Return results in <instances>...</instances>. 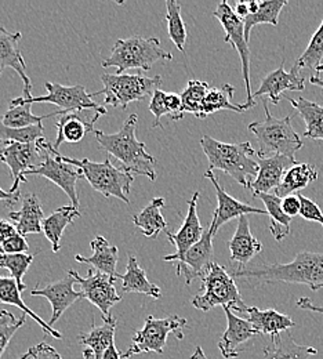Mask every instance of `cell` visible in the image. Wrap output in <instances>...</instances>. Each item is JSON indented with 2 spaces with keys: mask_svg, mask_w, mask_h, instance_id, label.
Returning <instances> with one entry per match:
<instances>
[{
  "mask_svg": "<svg viewBox=\"0 0 323 359\" xmlns=\"http://www.w3.org/2000/svg\"><path fill=\"white\" fill-rule=\"evenodd\" d=\"M232 276L249 280L250 285L266 283H300L312 292L323 289V253L300 252L287 264H260L256 267H239Z\"/></svg>",
  "mask_w": 323,
  "mask_h": 359,
  "instance_id": "obj_1",
  "label": "cell"
},
{
  "mask_svg": "<svg viewBox=\"0 0 323 359\" xmlns=\"http://www.w3.org/2000/svg\"><path fill=\"white\" fill-rule=\"evenodd\" d=\"M139 116L132 114L118 133L108 135L102 130H95L98 147L106 151L111 156L118 159L122 169L132 175L145 176L151 181L156 180L155 165L156 159L146 152L145 144L139 142L136 137Z\"/></svg>",
  "mask_w": 323,
  "mask_h": 359,
  "instance_id": "obj_2",
  "label": "cell"
},
{
  "mask_svg": "<svg viewBox=\"0 0 323 359\" xmlns=\"http://www.w3.org/2000/svg\"><path fill=\"white\" fill-rule=\"evenodd\" d=\"M200 145L209 161V170L217 169L228 175L243 188H250L259 175V163L253 158L256 151L250 142L227 144L210 135H203Z\"/></svg>",
  "mask_w": 323,
  "mask_h": 359,
  "instance_id": "obj_3",
  "label": "cell"
},
{
  "mask_svg": "<svg viewBox=\"0 0 323 359\" xmlns=\"http://www.w3.org/2000/svg\"><path fill=\"white\" fill-rule=\"evenodd\" d=\"M39 144L43 149L48 151L50 154L55 155L58 159H61L65 163H69L78 169L82 170L83 179L88 180V182L92 185V188L99 192L105 198H118L123 201L125 203H130L129 194H130V187L135 181V175L126 172L125 169H119L114 166L106 158L104 162H92L90 159H74L68 158L58 151H54L51 144L47 142L46 140H39Z\"/></svg>",
  "mask_w": 323,
  "mask_h": 359,
  "instance_id": "obj_4",
  "label": "cell"
},
{
  "mask_svg": "<svg viewBox=\"0 0 323 359\" xmlns=\"http://www.w3.org/2000/svg\"><path fill=\"white\" fill-rule=\"evenodd\" d=\"M173 55L160 47L158 38H144L132 35L128 39H119L111 50V55L101 62L102 68L115 67L116 74H125L128 69L149 71L158 61H172Z\"/></svg>",
  "mask_w": 323,
  "mask_h": 359,
  "instance_id": "obj_5",
  "label": "cell"
},
{
  "mask_svg": "<svg viewBox=\"0 0 323 359\" xmlns=\"http://www.w3.org/2000/svg\"><path fill=\"white\" fill-rule=\"evenodd\" d=\"M264 111L266 121L252 122L247 129L256 135L259 141V158H268V155H283L289 158H294V154L303 148V141L300 135L291 126L293 115H287L284 118H275L270 108L268 101L264 100Z\"/></svg>",
  "mask_w": 323,
  "mask_h": 359,
  "instance_id": "obj_6",
  "label": "cell"
},
{
  "mask_svg": "<svg viewBox=\"0 0 323 359\" xmlns=\"http://www.w3.org/2000/svg\"><path fill=\"white\" fill-rule=\"evenodd\" d=\"M203 294H196L192 299V306L203 313H209L217 306L228 307L232 311L246 313L247 306L243 303L233 276L223 266L216 262L212 264L202 279Z\"/></svg>",
  "mask_w": 323,
  "mask_h": 359,
  "instance_id": "obj_7",
  "label": "cell"
},
{
  "mask_svg": "<svg viewBox=\"0 0 323 359\" xmlns=\"http://www.w3.org/2000/svg\"><path fill=\"white\" fill-rule=\"evenodd\" d=\"M104 89L92 93V97L104 94V102L114 108L126 109L129 104L139 101L148 95L152 97L155 90L160 89L162 76L146 78L142 75H128V74H104L101 75Z\"/></svg>",
  "mask_w": 323,
  "mask_h": 359,
  "instance_id": "obj_8",
  "label": "cell"
},
{
  "mask_svg": "<svg viewBox=\"0 0 323 359\" xmlns=\"http://www.w3.org/2000/svg\"><path fill=\"white\" fill-rule=\"evenodd\" d=\"M188 322L179 315H170L166 318L146 316L145 325L133 336V344L128 348L122 358L129 359L139 354H163L167 336L173 333L179 340L184 339V329Z\"/></svg>",
  "mask_w": 323,
  "mask_h": 359,
  "instance_id": "obj_9",
  "label": "cell"
},
{
  "mask_svg": "<svg viewBox=\"0 0 323 359\" xmlns=\"http://www.w3.org/2000/svg\"><path fill=\"white\" fill-rule=\"evenodd\" d=\"M45 88L47 90V95L42 97H32L29 100L24 97H17L10 101V107L17 105H32L35 102H45L53 104L62 111L64 115L68 114H81L86 111H105L106 108L102 105H98L92 100V94L86 91L85 86L76 85V86H62L58 83L46 82Z\"/></svg>",
  "mask_w": 323,
  "mask_h": 359,
  "instance_id": "obj_10",
  "label": "cell"
},
{
  "mask_svg": "<svg viewBox=\"0 0 323 359\" xmlns=\"http://www.w3.org/2000/svg\"><path fill=\"white\" fill-rule=\"evenodd\" d=\"M213 15L220 21L221 27L226 31V42L231 43L232 47L239 53L240 61H242V72L243 79L246 85L247 93V101L245 107L247 109L253 108L256 105V101L253 98L252 93V83H250V50L249 43L245 38V25L243 21L235 14V10L227 1H223L217 6V8L213 11Z\"/></svg>",
  "mask_w": 323,
  "mask_h": 359,
  "instance_id": "obj_11",
  "label": "cell"
},
{
  "mask_svg": "<svg viewBox=\"0 0 323 359\" xmlns=\"http://www.w3.org/2000/svg\"><path fill=\"white\" fill-rule=\"evenodd\" d=\"M213 238L214 235L210 231V225L205 229L202 239L193 245L189 250L183 255H170L163 257L165 262L176 264L177 275H184L185 285L191 286L193 280L203 279L207 271L214 263V250H213Z\"/></svg>",
  "mask_w": 323,
  "mask_h": 359,
  "instance_id": "obj_12",
  "label": "cell"
},
{
  "mask_svg": "<svg viewBox=\"0 0 323 359\" xmlns=\"http://www.w3.org/2000/svg\"><path fill=\"white\" fill-rule=\"evenodd\" d=\"M46 151L41 147L39 141L34 144H21V142H10L0 151V161L8 166L13 176V187L10 189L11 194L18 192V187L21 182H27L28 179L25 175L38 169L45 159Z\"/></svg>",
  "mask_w": 323,
  "mask_h": 359,
  "instance_id": "obj_13",
  "label": "cell"
},
{
  "mask_svg": "<svg viewBox=\"0 0 323 359\" xmlns=\"http://www.w3.org/2000/svg\"><path fill=\"white\" fill-rule=\"evenodd\" d=\"M68 273L75 276L76 283H79L85 294V299L94 304L104 316H109L111 309L122 300L115 289L116 278L98 271L95 272L94 269H89L86 276H81L75 269H69Z\"/></svg>",
  "mask_w": 323,
  "mask_h": 359,
  "instance_id": "obj_14",
  "label": "cell"
},
{
  "mask_svg": "<svg viewBox=\"0 0 323 359\" xmlns=\"http://www.w3.org/2000/svg\"><path fill=\"white\" fill-rule=\"evenodd\" d=\"M29 176H41V177L50 180L51 182L58 185L67 194V196L71 201V205L74 208L79 209L76 182H78V180L83 179V173L81 169L62 162L55 155L46 151L43 163L38 169L28 172L25 175V177H29Z\"/></svg>",
  "mask_w": 323,
  "mask_h": 359,
  "instance_id": "obj_15",
  "label": "cell"
},
{
  "mask_svg": "<svg viewBox=\"0 0 323 359\" xmlns=\"http://www.w3.org/2000/svg\"><path fill=\"white\" fill-rule=\"evenodd\" d=\"M75 283H76L75 276L68 273L67 276H64L60 280L48 283L45 287H35L31 292L32 296L45 297L51 304L53 314L48 320L50 326H53L61 318V315L64 314L72 304L85 299V294L82 290L76 292L74 289Z\"/></svg>",
  "mask_w": 323,
  "mask_h": 359,
  "instance_id": "obj_16",
  "label": "cell"
},
{
  "mask_svg": "<svg viewBox=\"0 0 323 359\" xmlns=\"http://www.w3.org/2000/svg\"><path fill=\"white\" fill-rule=\"evenodd\" d=\"M203 177L212 181V184L216 189L217 202H219V206H217V209L213 215V222L210 223V231L214 236L217 235V231L220 229V226H223L226 223L231 222L233 219H239V217L247 216V215H268L267 210L253 208L247 203H243V202L235 199L231 195H228L224 191V188L219 184L216 176L213 175V170H207L203 175Z\"/></svg>",
  "mask_w": 323,
  "mask_h": 359,
  "instance_id": "obj_17",
  "label": "cell"
},
{
  "mask_svg": "<svg viewBox=\"0 0 323 359\" xmlns=\"http://www.w3.org/2000/svg\"><path fill=\"white\" fill-rule=\"evenodd\" d=\"M224 311L228 326L219 341V350L226 359L238 358L245 351V346L259 336V332L247 319L235 315L231 309L224 307Z\"/></svg>",
  "mask_w": 323,
  "mask_h": 359,
  "instance_id": "obj_18",
  "label": "cell"
},
{
  "mask_svg": "<svg viewBox=\"0 0 323 359\" xmlns=\"http://www.w3.org/2000/svg\"><path fill=\"white\" fill-rule=\"evenodd\" d=\"M21 32H8L0 27V75L6 68H13L24 83V98H32V82L27 74V64L21 54Z\"/></svg>",
  "mask_w": 323,
  "mask_h": 359,
  "instance_id": "obj_19",
  "label": "cell"
},
{
  "mask_svg": "<svg viewBox=\"0 0 323 359\" xmlns=\"http://www.w3.org/2000/svg\"><path fill=\"white\" fill-rule=\"evenodd\" d=\"M257 163L259 175L250 185L253 196H256L257 194H270L271 189H277L282 184L286 172L298 162L296 161V158L273 155L268 158L257 156Z\"/></svg>",
  "mask_w": 323,
  "mask_h": 359,
  "instance_id": "obj_20",
  "label": "cell"
},
{
  "mask_svg": "<svg viewBox=\"0 0 323 359\" xmlns=\"http://www.w3.org/2000/svg\"><path fill=\"white\" fill-rule=\"evenodd\" d=\"M304 89V78L294 67L291 68L290 72H286L283 61L277 69L263 79L260 88L256 90V93H253V98L256 101L257 97L267 95L274 105H277L283 98L284 91H303Z\"/></svg>",
  "mask_w": 323,
  "mask_h": 359,
  "instance_id": "obj_21",
  "label": "cell"
},
{
  "mask_svg": "<svg viewBox=\"0 0 323 359\" xmlns=\"http://www.w3.org/2000/svg\"><path fill=\"white\" fill-rule=\"evenodd\" d=\"M199 196H200V192L196 191L189 199L188 213L181 228L177 232H166L169 242L176 248V255H183L186 250H189L193 245H196L202 239L205 233V229L200 224V220L198 216Z\"/></svg>",
  "mask_w": 323,
  "mask_h": 359,
  "instance_id": "obj_22",
  "label": "cell"
},
{
  "mask_svg": "<svg viewBox=\"0 0 323 359\" xmlns=\"http://www.w3.org/2000/svg\"><path fill=\"white\" fill-rule=\"evenodd\" d=\"M118 319L112 315L104 316V322L95 326L94 322L89 332L81 334V344L85 347L83 359H102L106 350L115 343Z\"/></svg>",
  "mask_w": 323,
  "mask_h": 359,
  "instance_id": "obj_23",
  "label": "cell"
},
{
  "mask_svg": "<svg viewBox=\"0 0 323 359\" xmlns=\"http://www.w3.org/2000/svg\"><path fill=\"white\" fill-rule=\"evenodd\" d=\"M228 248L231 252V262L238 263L239 267H246L263 250V243L256 239L250 231L247 216L238 219V226L228 242Z\"/></svg>",
  "mask_w": 323,
  "mask_h": 359,
  "instance_id": "obj_24",
  "label": "cell"
},
{
  "mask_svg": "<svg viewBox=\"0 0 323 359\" xmlns=\"http://www.w3.org/2000/svg\"><path fill=\"white\" fill-rule=\"evenodd\" d=\"M8 217L21 235L42 233L45 212L41 199L35 194H27L21 199V209L17 212H8Z\"/></svg>",
  "mask_w": 323,
  "mask_h": 359,
  "instance_id": "obj_25",
  "label": "cell"
},
{
  "mask_svg": "<svg viewBox=\"0 0 323 359\" xmlns=\"http://www.w3.org/2000/svg\"><path fill=\"white\" fill-rule=\"evenodd\" d=\"M82 114H85V112L62 115L55 122L57 138H55L54 144H51L54 151H58V148L62 142L78 144L85 138V135H88L89 132H95L94 123L99 119V116L92 118V119H86L82 116Z\"/></svg>",
  "mask_w": 323,
  "mask_h": 359,
  "instance_id": "obj_26",
  "label": "cell"
},
{
  "mask_svg": "<svg viewBox=\"0 0 323 359\" xmlns=\"http://www.w3.org/2000/svg\"><path fill=\"white\" fill-rule=\"evenodd\" d=\"M92 255L90 257H83L81 255L75 256V260L82 264H90L101 273L109 275L112 278H121L116 272V264L119 260V249L111 245L104 236H95L90 242Z\"/></svg>",
  "mask_w": 323,
  "mask_h": 359,
  "instance_id": "obj_27",
  "label": "cell"
},
{
  "mask_svg": "<svg viewBox=\"0 0 323 359\" xmlns=\"http://www.w3.org/2000/svg\"><path fill=\"white\" fill-rule=\"evenodd\" d=\"M245 314L249 315L247 320L254 326L259 334L275 337L296 326L294 320L289 315L282 314L274 309L261 310L257 307H247Z\"/></svg>",
  "mask_w": 323,
  "mask_h": 359,
  "instance_id": "obj_28",
  "label": "cell"
},
{
  "mask_svg": "<svg viewBox=\"0 0 323 359\" xmlns=\"http://www.w3.org/2000/svg\"><path fill=\"white\" fill-rule=\"evenodd\" d=\"M0 303L1 304H8V306H14L17 309H20L22 311V314H27L31 316L47 334H50L54 339H62V334L55 330L53 326H50L47 322H45L39 315L35 314L22 300L21 296V290L18 287V283L15 282V279L13 276H3L0 275Z\"/></svg>",
  "mask_w": 323,
  "mask_h": 359,
  "instance_id": "obj_29",
  "label": "cell"
},
{
  "mask_svg": "<svg viewBox=\"0 0 323 359\" xmlns=\"http://www.w3.org/2000/svg\"><path fill=\"white\" fill-rule=\"evenodd\" d=\"M121 279H122V289L125 293H141L155 300L162 297L160 287L149 282L145 271L139 267L136 256L132 253H129L126 272L121 275Z\"/></svg>",
  "mask_w": 323,
  "mask_h": 359,
  "instance_id": "obj_30",
  "label": "cell"
},
{
  "mask_svg": "<svg viewBox=\"0 0 323 359\" xmlns=\"http://www.w3.org/2000/svg\"><path fill=\"white\" fill-rule=\"evenodd\" d=\"M317 354V348L297 344L290 332L271 337V344L264 348V359H310Z\"/></svg>",
  "mask_w": 323,
  "mask_h": 359,
  "instance_id": "obj_31",
  "label": "cell"
},
{
  "mask_svg": "<svg viewBox=\"0 0 323 359\" xmlns=\"http://www.w3.org/2000/svg\"><path fill=\"white\" fill-rule=\"evenodd\" d=\"M81 217L79 209L69 206H61L43 220V233L51 243L53 253H58L61 249V238L64 229L74 223L75 219Z\"/></svg>",
  "mask_w": 323,
  "mask_h": 359,
  "instance_id": "obj_32",
  "label": "cell"
},
{
  "mask_svg": "<svg viewBox=\"0 0 323 359\" xmlns=\"http://www.w3.org/2000/svg\"><path fill=\"white\" fill-rule=\"evenodd\" d=\"M284 100L293 105V108L297 111V114L303 118V121L307 125L305 132L303 133L304 137L310 140H321L323 141V107L310 101L307 98H290L287 95H283Z\"/></svg>",
  "mask_w": 323,
  "mask_h": 359,
  "instance_id": "obj_33",
  "label": "cell"
},
{
  "mask_svg": "<svg viewBox=\"0 0 323 359\" xmlns=\"http://www.w3.org/2000/svg\"><path fill=\"white\" fill-rule=\"evenodd\" d=\"M318 176V169L314 165L297 163L286 172L282 184L275 189V195L280 199L294 195V192H298L307 188L312 181H317Z\"/></svg>",
  "mask_w": 323,
  "mask_h": 359,
  "instance_id": "obj_34",
  "label": "cell"
},
{
  "mask_svg": "<svg viewBox=\"0 0 323 359\" xmlns=\"http://www.w3.org/2000/svg\"><path fill=\"white\" fill-rule=\"evenodd\" d=\"M165 208L163 198H153L139 215L133 216V223L142 231L148 238H158L160 232H166L167 223L162 216V209Z\"/></svg>",
  "mask_w": 323,
  "mask_h": 359,
  "instance_id": "obj_35",
  "label": "cell"
},
{
  "mask_svg": "<svg viewBox=\"0 0 323 359\" xmlns=\"http://www.w3.org/2000/svg\"><path fill=\"white\" fill-rule=\"evenodd\" d=\"M254 198H259L266 205V210L271 217L270 231L277 242H282L290 233L291 219L282 209V199L275 194H257Z\"/></svg>",
  "mask_w": 323,
  "mask_h": 359,
  "instance_id": "obj_36",
  "label": "cell"
},
{
  "mask_svg": "<svg viewBox=\"0 0 323 359\" xmlns=\"http://www.w3.org/2000/svg\"><path fill=\"white\" fill-rule=\"evenodd\" d=\"M233 93H235V88L232 85H228V83L223 85L221 88L209 89L207 94H206V98H205V102H203V115H205V118L212 115V114H216L219 111H224V109L239 112V114L247 111L245 104L238 105V104L232 102Z\"/></svg>",
  "mask_w": 323,
  "mask_h": 359,
  "instance_id": "obj_37",
  "label": "cell"
},
{
  "mask_svg": "<svg viewBox=\"0 0 323 359\" xmlns=\"http://www.w3.org/2000/svg\"><path fill=\"white\" fill-rule=\"evenodd\" d=\"M287 6L286 0H273V1H260V7L254 14H249L243 21L245 25V38L249 43L252 29L260 24H271L277 25V18L282 8Z\"/></svg>",
  "mask_w": 323,
  "mask_h": 359,
  "instance_id": "obj_38",
  "label": "cell"
},
{
  "mask_svg": "<svg viewBox=\"0 0 323 359\" xmlns=\"http://www.w3.org/2000/svg\"><path fill=\"white\" fill-rule=\"evenodd\" d=\"M55 115H64L62 111H54L45 116H36L31 112L29 105H17V107H10V109L0 116L1 122L7 126V128H13V129H24V128H29V126H36V125H42V122L48 118H53Z\"/></svg>",
  "mask_w": 323,
  "mask_h": 359,
  "instance_id": "obj_39",
  "label": "cell"
},
{
  "mask_svg": "<svg viewBox=\"0 0 323 359\" xmlns=\"http://www.w3.org/2000/svg\"><path fill=\"white\" fill-rule=\"evenodd\" d=\"M169 38L176 47L185 54V42H186V28L184 20L181 17V6L176 0L166 1V15Z\"/></svg>",
  "mask_w": 323,
  "mask_h": 359,
  "instance_id": "obj_40",
  "label": "cell"
},
{
  "mask_svg": "<svg viewBox=\"0 0 323 359\" xmlns=\"http://www.w3.org/2000/svg\"><path fill=\"white\" fill-rule=\"evenodd\" d=\"M207 91H209V85L206 82L195 81V79L188 81L186 88L181 93L185 114H192L199 119H205L203 102Z\"/></svg>",
  "mask_w": 323,
  "mask_h": 359,
  "instance_id": "obj_41",
  "label": "cell"
},
{
  "mask_svg": "<svg viewBox=\"0 0 323 359\" xmlns=\"http://www.w3.org/2000/svg\"><path fill=\"white\" fill-rule=\"evenodd\" d=\"M323 60V20L319 28L315 31L310 45L294 62V68L300 72L303 69H317Z\"/></svg>",
  "mask_w": 323,
  "mask_h": 359,
  "instance_id": "obj_42",
  "label": "cell"
},
{
  "mask_svg": "<svg viewBox=\"0 0 323 359\" xmlns=\"http://www.w3.org/2000/svg\"><path fill=\"white\" fill-rule=\"evenodd\" d=\"M43 138H45L43 125L29 126L24 129H13V128H7L0 119V144H6V145L10 142L34 144Z\"/></svg>",
  "mask_w": 323,
  "mask_h": 359,
  "instance_id": "obj_43",
  "label": "cell"
},
{
  "mask_svg": "<svg viewBox=\"0 0 323 359\" xmlns=\"http://www.w3.org/2000/svg\"><path fill=\"white\" fill-rule=\"evenodd\" d=\"M34 255L20 253V255H0V269L10 271V275L15 279L18 283V287L21 292L27 289V285L24 283V276L27 271L31 267L34 262Z\"/></svg>",
  "mask_w": 323,
  "mask_h": 359,
  "instance_id": "obj_44",
  "label": "cell"
},
{
  "mask_svg": "<svg viewBox=\"0 0 323 359\" xmlns=\"http://www.w3.org/2000/svg\"><path fill=\"white\" fill-rule=\"evenodd\" d=\"M27 314L21 315V318H15L7 310L0 311V359L3 357L6 348L8 347L14 334L25 325Z\"/></svg>",
  "mask_w": 323,
  "mask_h": 359,
  "instance_id": "obj_45",
  "label": "cell"
},
{
  "mask_svg": "<svg viewBox=\"0 0 323 359\" xmlns=\"http://www.w3.org/2000/svg\"><path fill=\"white\" fill-rule=\"evenodd\" d=\"M166 94L163 90L158 89L153 91L149 102V111L155 116V122L152 125V129L156 128H163L160 123V119L167 115V108H166Z\"/></svg>",
  "mask_w": 323,
  "mask_h": 359,
  "instance_id": "obj_46",
  "label": "cell"
},
{
  "mask_svg": "<svg viewBox=\"0 0 323 359\" xmlns=\"http://www.w3.org/2000/svg\"><path fill=\"white\" fill-rule=\"evenodd\" d=\"M300 196V202H301V210H300V216L311 223H318L323 226V213L322 209L310 198L298 195Z\"/></svg>",
  "mask_w": 323,
  "mask_h": 359,
  "instance_id": "obj_47",
  "label": "cell"
},
{
  "mask_svg": "<svg viewBox=\"0 0 323 359\" xmlns=\"http://www.w3.org/2000/svg\"><path fill=\"white\" fill-rule=\"evenodd\" d=\"M29 249L27 239L21 233H15L11 236L8 241H6L0 246V255H20V253H27Z\"/></svg>",
  "mask_w": 323,
  "mask_h": 359,
  "instance_id": "obj_48",
  "label": "cell"
},
{
  "mask_svg": "<svg viewBox=\"0 0 323 359\" xmlns=\"http://www.w3.org/2000/svg\"><path fill=\"white\" fill-rule=\"evenodd\" d=\"M20 359H62L58 351L47 343H39L31 347Z\"/></svg>",
  "mask_w": 323,
  "mask_h": 359,
  "instance_id": "obj_49",
  "label": "cell"
},
{
  "mask_svg": "<svg viewBox=\"0 0 323 359\" xmlns=\"http://www.w3.org/2000/svg\"><path fill=\"white\" fill-rule=\"evenodd\" d=\"M166 108H167V116H170L172 121H176V122L181 121L185 115L181 94L167 93L166 94Z\"/></svg>",
  "mask_w": 323,
  "mask_h": 359,
  "instance_id": "obj_50",
  "label": "cell"
},
{
  "mask_svg": "<svg viewBox=\"0 0 323 359\" xmlns=\"http://www.w3.org/2000/svg\"><path fill=\"white\" fill-rule=\"evenodd\" d=\"M282 209L283 212L291 219L294 216H300L301 210V202L298 195H289L282 199Z\"/></svg>",
  "mask_w": 323,
  "mask_h": 359,
  "instance_id": "obj_51",
  "label": "cell"
},
{
  "mask_svg": "<svg viewBox=\"0 0 323 359\" xmlns=\"http://www.w3.org/2000/svg\"><path fill=\"white\" fill-rule=\"evenodd\" d=\"M17 228L15 225L11 224L7 220H0V246L8 241L11 236H14L17 233Z\"/></svg>",
  "mask_w": 323,
  "mask_h": 359,
  "instance_id": "obj_52",
  "label": "cell"
},
{
  "mask_svg": "<svg viewBox=\"0 0 323 359\" xmlns=\"http://www.w3.org/2000/svg\"><path fill=\"white\" fill-rule=\"evenodd\" d=\"M296 306L301 310H305V311H311V313H318V314L323 315V307L321 306H317L314 304L308 297H301L297 300Z\"/></svg>",
  "mask_w": 323,
  "mask_h": 359,
  "instance_id": "obj_53",
  "label": "cell"
},
{
  "mask_svg": "<svg viewBox=\"0 0 323 359\" xmlns=\"http://www.w3.org/2000/svg\"><path fill=\"white\" fill-rule=\"evenodd\" d=\"M21 199V192H15V194H11V192H6L4 189L0 188V201H4L7 208H13L18 201Z\"/></svg>",
  "mask_w": 323,
  "mask_h": 359,
  "instance_id": "obj_54",
  "label": "cell"
},
{
  "mask_svg": "<svg viewBox=\"0 0 323 359\" xmlns=\"http://www.w3.org/2000/svg\"><path fill=\"white\" fill-rule=\"evenodd\" d=\"M235 14L240 18V20H245L250 11H249V4L246 1H239L236 6H235Z\"/></svg>",
  "mask_w": 323,
  "mask_h": 359,
  "instance_id": "obj_55",
  "label": "cell"
},
{
  "mask_svg": "<svg viewBox=\"0 0 323 359\" xmlns=\"http://www.w3.org/2000/svg\"><path fill=\"white\" fill-rule=\"evenodd\" d=\"M121 353L118 351V348H116V346H115V343L106 350V353H105V355H104V358L102 359H121Z\"/></svg>",
  "mask_w": 323,
  "mask_h": 359,
  "instance_id": "obj_56",
  "label": "cell"
},
{
  "mask_svg": "<svg viewBox=\"0 0 323 359\" xmlns=\"http://www.w3.org/2000/svg\"><path fill=\"white\" fill-rule=\"evenodd\" d=\"M191 359H209L206 357V354L203 353V350H202V347H196L195 348V351H193V354L191 355Z\"/></svg>",
  "mask_w": 323,
  "mask_h": 359,
  "instance_id": "obj_57",
  "label": "cell"
},
{
  "mask_svg": "<svg viewBox=\"0 0 323 359\" xmlns=\"http://www.w3.org/2000/svg\"><path fill=\"white\" fill-rule=\"evenodd\" d=\"M311 83L312 85H315V86H319V88H322L323 89V79L322 78H319V76H311Z\"/></svg>",
  "mask_w": 323,
  "mask_h": 359,
  "instance_id": "obj_58",
  "label": "cell"
},
{
  "mask_svg": "<svg viewBox=\"0 0 323 359\" xmlns=\"http://www.w3.org/2000/svg\"><path fill=\"white\" fill-rule=\"evenodd\" d=\"M317 72H323V64H321V65L317 68Z\"/></svg>",
  "mask_w": 323,
  "mask_h": 359,
  "instance_id": "obj_59",
  "label": "cell"
}]
</instances>
